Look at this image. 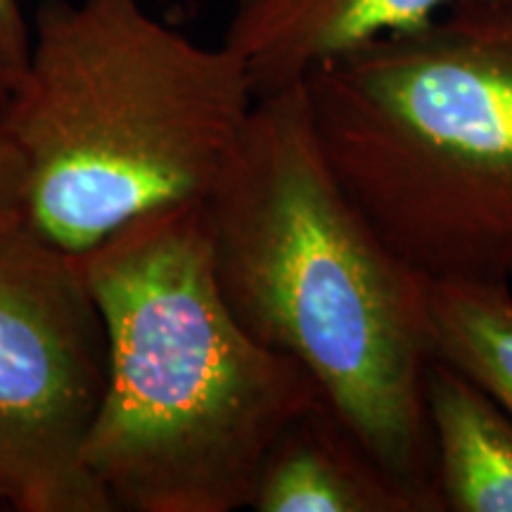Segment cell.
<instances>
[{
  "label": "cell",
  "mask_w": 512,
  "mask_h": 512,
  "mask_svg": "<svg viewBox=\"0 0 512 512\" xmlns=\"http://www.w3.org/2000/svg\"><path fill=\"white\" fill-rule=\"evenodd\" d=\"M0 48L17 72H22L29 55V24L19 0H0Z\"/></svg>",
  "instance_id": "obj_11"
},
{
  "label": "cell",
  "mask_w": 512,
  "mask_h": 512,
  "mask_svg": "<svg viewBox=\"0 0 512 512\" xmlns=\"http://www.w3.org/2000/svg\"><path fill=\"white\" fill-rule=\"evenodd\" d=\"M325 157L430 278L512 280V0H465L304 79Z\"/></svg>",
  "instance_id": "obj_4"
},
{
  "label": "cell",
  "mask_w": 512,
  "mask_h": 512,
  "mask_svg": "<svg viewBox=\"0 0 512 512\" xmlns=\"http://www.w3.org/2000/svg\"><path fill=\"white\" fill-rule=\"evenodd\" d=\"M0 503H3V501H0Z\"/></svg>",
  "instance_id": "obj_13"
},
{
  "label": "cell",
  "mask_w": 512,
  "mask_h": 512,
  "mask_svg": "<svg viewBox=\"0 0 512 512\" xmlns=\"http://www.w3.org/2000/svg\"><path fill=\"white\" fill-rule=\"evenodd\" d=\"M204 214L242 328L297 361L363 446L444 512L425 406L432 278L339 183L304 81L254 100Z\"/></svg>",
  "instance_id": "obj_1"
},
{
  "label": "cell",
  "mask_w": 512,
  "mask_h": 512,
  "mask_svg": "<svg viewBox=\"0 0 512 512\" xmlns=\"http://www.w3.org/2000/svg\"><path fill=\"white\" fill-rule=\"evenodd\" d=\"M458 3L465 0H233L223 43L245 64L261 98Z\"/></svg>",
  "instance_id": "obj_6"
},
{
  "label": "cell",
  "mask_w": 512,
  "mask_h": 512,
  "mask_svg": "<svg viewBox=\"0 0 512 512\" xmlns=\"http://www.w3.org/2000/svg\"><path fill=\"white\" fill-rule=\"evenodd\" d=\"M27 226V166L0 114V242Z\"/></svg>",
  "instance_id": "obj_10"
},
{
  "label": "cell",
  "mask_w": 512,
  "mask_h": 512,
  "mask_svg": "<svg viewBox=\"0 0 512 512\" xmlns=\"http://www.w3.org/2000/svg\"><path fill=\"white\" fill-rule=\"evenodd\" d=\"M249 508L256 512H441L384 467L347 422L318 401L268 448Z\"/></svg>",
  "instance_id": "obj_7"
},
{
  "label": "cell",
  "mask_w": 512,
  "mask_h": 512,
  "mask_svg": "<svg viewBox=\"0 0 512 512\" xmlns=\"http://www.w3.org/2000/svg\"><path fill=\"white\" fill-rule=\"evenodd\" d=\"M425 406L444 512H512V418L434 356Z\"/></svg>",
  "instance_id": "obj_8"
},
{
  "label": "cell",
  "mask_w": 512,
  "mask_h": 512,
  "mask_svg": "<svg viewBox=\"0 0 512 512\" xmlns=\"http://www.w3.org/2000/svg\"><path fill=\"white\" fill-rule=\"evenodd\" d=\"M81 261L107 332L86 465L114 510L249 508L268 448L323 396L233 316L204 200L147 211Z\"/></svg>",
  "instance_id": "obj_2"
},
{
  "label": "cell",
  "mask_w": 512,
  "mask_h": 512,
  "mask_svg": "<svg viewBox=\"0 0 512 512\" xmlns=\"http://www.w3.org/2000/svg\"><path fill=\"white\" fill-rule=\"evenodd\" d=\"M107 387V332L81 254L22 226L0 242V501L114 512L86 465Z\"/></svg>",
  "instance_id": "obj_5"
},
{
  "label": "cell",
  "mask_w": 512,
  "mask_h": 512,
  "mask_svg": "<svg viewBox=\"0 0 512 512\" xmlns=\"http://www.w3.org/2000/svg\"><path fill=\"white\" fill-rule=\"evenodd\" d=\"M512 280L432 278L434 356L512 418Z\"/></svg>",
  "instance_id": "obj_9"
},
{
  "label": "cell",
  "mask_w": 512,
  "mask_h": 512,
  "mask_svg": "<svg viewBox=\"0 0 512 512\" xmlns=\"http://www.w3.org/2000/svg\"><path fill=\"white\" fill-rule=\"evenodd\" d=\"M19 72L15 69V64L8 60V55L3 53L0 48V114H3L5 105H8V98L12 93V86H15Z\"/></svg>",
  "instance_id": "obj_12"
},
{
  "label": "cell",
  "mask_w": 512,
  "mask_h": 512,
  "mask_svg": "<svg viewBox=\"0 0 512 512\" xmlns=\"http://www.w3.org/2000/svg\"><path fill=\"white\" fill-rule=\"evenodd\" d=\"M245 64L143 0H41L3 110L27 166V226L86 254L128 221L200 202L252 112Z\"/></svg>",
  "instance_id": "obj_3"
}]
</instances>
